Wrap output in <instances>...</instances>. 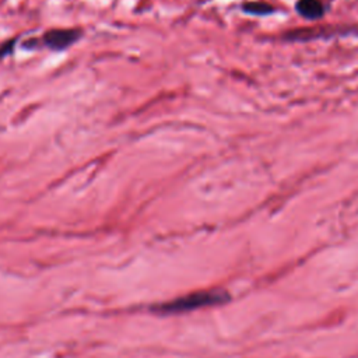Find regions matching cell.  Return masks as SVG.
Listing matches in <instances>:
<instances>
[{
  "instance_id": "6da1fadb",
  "label": "cell",
  "mask_w": 358,
  "mask_h": 358,
  "mask_svg": "<svg viewBox=\"0 0 358 358\" xmlns=\"http://www.w3.org/2000/svg\"><path fill=\"white\" fill-rule=\"evenodd\" d=\"M225 298L227 297L220 291H197V293L182 295L177 300L158 305L154 309L161 313H182V312L194 311V309L203 308V306L220 304Z\"/></svg>"
},
{
  "instance_id": "7a4b0ae2",
  "label": "cell",
  "mask_w": 358,
  "mask_h": 358,
  "mask_svg": "<svg viewBox=\"0 0 358 358\" xmlns=\"http://www.w3.org/2000/svg\"><path fill=\"white\" fill-rule=\"evenodd\" d=\"M80 30H51L44 35V43L54 51H63L78 41Z\"/></svg>"
},
{
  "instance_id": "3957f363",
  "label": "cell",
  "mask_w": 358,
  "mask_h": 358,
  "mask_svg": "<svg viewBox=\"0 0 358 358\" xmlns=\"http://www.w3.org/2000/svg\"><path fill=\"white\" fill-rule=\"evenodd\" d=\"M297 12L300 16L308 20H316L324 16L325 8L321 0H298Z\"/></svg>"
},
{
  "instance_id": "277c9868",
  "label": "cell",
  "mask_w": 358,
  "mask_h": 358,
  "mask_svg": "<svg viewBox=\"0 0 358 358\" xmlns=\"http://www.w3.org/2000/svg\"><path fill=\"white\" fill-rule=\"evenodd\" d=\"M243 10L245 13H249V14H254V16H266V14H270L274 12V9L267 5V3H263V2H251V3H245Z\"/></svg>"
}]
</instances>
